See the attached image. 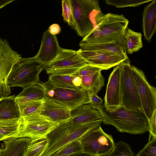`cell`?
<instances>
[{"label": "cell", "instance_id": "d4e9b609", "mask_svg": "<svg viewBox=\"0 0 156 156\" xmlns=\"http://www.w3.org/2000/svg\"><path fill=\"white\" fill-rule=\"evenodd\" d=\"M76 74H51L49 76L48 81L51 85L55 87L79 89L80 88L76 87L73 82V79Z\"/></svg>", "mask_w": 156, "mask_h": 156}, {"label": "cell", "instance_id": "e575fe53", "mask_svg": "<svg viewBox=\"0 0 156 156\" xmlns=\"http://www.w3.org/2000/svg\"><path fill=\"white\" fill-rule=\"evenodd\" d=\"M156 110L154 111L151 117L148 120L149 131L150 133L149 140L151 139V136L156 137Z\"/></svg>", "mask_w": 156, "mask_h": 156}, {"label": "cell", "instance_id": "ba28073f", "mask_svg": "<svg viewBox=\"0 0 156 156\" xmlns=\"http://www.w3.org/2000/svg\"><path fill=\"white\" fill-rule=\"evenodd\" d=\"M120 66L121 106L128 109L143 110L129 60Z\"/></svg>", "mask_w": 156, "mask_h": 156}, {"label": "cell", "instance_id": "603a6c76", "mask_svg": "<svg viewBox=\"0 0 156 156\" xmlns=\"http://www.w3.org/2000/svg\"><path fill=\"white\" fill-rule=\"evenodd\" d=\"M20 118L0 120V141L17 138Z\"/></svg>", "mask_w": 156, "mask_h": 156}, {"label": "cell", "instance_id": "ac0fdd59", "mask_svg": "<svg viewBox=\"0 0 156 156\" xmlns=\"http://www.w3.org/2000/svg\"><path fill=\"white\" fill-rule=\"evenodd\" d=\"M142 30L145 39L151 41L156 30V0L146 6L142 14Z\"/></svg>", "mask_w": 156, "mask_h": 156}, {"label": "cell", "instance_id": "5b68a950", "mask_svg": "<svg viewBox=\"0 0 156 156\" xmlns=\"http://www.w3.org/2000/svg\"><path fill=\"white\" fill-rule=\"evenodd\" d=\"M45 66L35 57L23 58L15 65L7 79L10 87H19L25 88L39 83V75Z\"/></svg>", "mask_w": 156, "mask_h": 156}, {"label": "cell", "instance_id": "e0dca14e", "mask_svg": "<svg viewBox=\"0 0 156 156\" xmlns=\"http://www.w3.org/2000/svg\"><path fill=\"white\" fill-rule=\"evenodd\" d=\"M69 120L73 125H79L97 120H103V117L99 111L90 103H87L72 112L71 117Z\"/></svg>", "mask_w": 156, "mask_h": 156}, {"label": "cell", "instance_id": "277c9868", "mask_svg": "<svg viewBox=\"0 0 156 156\" xmlns=\"http://www.w3.org/2000/svg\"><path fill=\"white\" fill-rule=\"evenodd\" d=\"M75 23L74 29L83 38L96 27L104 15L97 0H69Z\"/></svg>", "mask_w": 156, "mask_h": 156}, {"label": "cell", "instance_id": "4dcf8cb0", "mask_svg": "<svg viewBox=\"0 0 156 156\" xmlns=\"http://www.w3.org/2000/svg\"><path fill=\"white\" fill-rule=\"evenodd\" d=\"M62 16L64 20L74 29L75 23L69 0L62 1Z\"/></svg>", "mask_w": 156, "mask_h": 156}, {"label": "cell", "instance_id": "d6a6232c", "mask_svg": "<svg viewBox=\"0 0 156 156\" xmlns=\"http://www.w3.org/2000/svg\"><path fill=\"white\" fill-rule=\"evenodd\" d=\"M102 70L101 68L88 64L80 69L77 74L80 77H81L101 71Z\"/></svg>", "mask_w": 156, "mask_h": 156}, {"label": "cell", "instance_id": "6da1fadb", "mask_svg": "<svg viewBox=\"0 0 156 156\" xmlns=\"http://www.w3.org/2000/svg\"><path fill=\"white\" fill-rule=\"evenodd\" d=\"M104 124L114 126L120 132L142 134L149 131L148 120L143 110L126 109L121 106L115 111H107L104 105L97 109Z\"/></svg>", "mask_w": 156, "mask_h": 156}, {"label": "cell", "instance_id": "8992f818", "mask_svg": "<svg viewBox=\"0 0 156 156\" xmlns=\"http://www.w3.org/2000/svg\"><path fill=\"white\" fill-rule=\"evenodd\" d=\"M42 83L45 90L44 98L66 107L72 112L83 105L89 103L88 91L83 88L75 89L57 87L48 81Z\"/></svg>", "mask_w": 156, "mask_h": 156}, {"label": "cell", "instance_id": "5bb4252c", "mask_svg": "<svg viewBox=\"0 0 156 156\" xmlns=\"http://www.w3.org/2000/svg\"><path fill=\"white\" fill-rule=\"evenodd\" d=\"M61 48L56 36L47 30L43 34L40 48L34 57L45 66L57 56Z\"/></svg>", "mask_w": 156, "mask_h": 156}, {"label": "cell", "instance_id": "52a82bcc", "mask_svg": "<svg viewBox=\"0 0 156 156\" xmlns=\"http://www.w3.org/2000/svg\"><path fill=\"white\" fill-rule=\"evenodd\" d=\"M88 65L77 51L61 48L57 56L44 67L48 74H76L79 70Z\"/></svg>", "mask_w": 156, "mask_h": 156}, {"label": "cell", "instance_id": "4316f807", "mask_svg": "<svg viewBox=\"0 0 156 156\" xmlns=\"http://www.w3.org/2000/svg\"><path fill=\"white\" fill-rule=\"evenodd\" d=\"M44 99L28 101L19 107L21 117H26L35 114L39 113Z\"/></svg>", "mask_w": 156, "mask_h": 156}, {"label": "cell", "instance_id": "cb8c5ba5", "mask_svg": "<svg viewBox=\"0 0 156 156\" xmlns=\"http://www.w3.org/2000/svg\"><path fill=\"white\" fill-rule=\"evenodd\" d=\"M80 77L82 79L81 87L88 91L98 94L104 86L105 79L101 71Z\"/></svg>", "mask_w": 156, "mask_h": 156}, {"label": "cell", "instance_id": "ffe728a7", "mask_svg": "<svg viewBox=\"0 0 156 156\" xmlns=\"http://www.w3.org/2000/svg\"><path fill=\"white\" fill-rule=\"evenodd\" d=\"M45 90L42 82L25 88L15 97L16 102L19 107L25 103L31 101L43 100Z\"/></svg>", "mask_w": 156, "mask_h": 156}, {"label": "cell", "instance_id": "f35d334b", "mask_svg": "<svg viewBox=\"0 0 156 156\" xmlns=\"http://www.w3.org/2000/svg\"><path fill=\"white\" fill-rule=\"evenodd\" d=\"M68 156H94L83 151L75 153Z\"/></svg>", "mask_w": 156, "mask_h": 156}, {"label": "cell", "instance_id": "836d02e7", "mask_svg": "<svg viewBox=\"0 0 156 156\" xmlns=\"http://www.w3.org/2000/svg\"><path fill=\"white\" fill-rule=\"evenodd\" d=\"M88 91L90 101L89 103L91 104L94 108L97 110L101 107L104 104L103 100L98 96V94L92 91Z\"/></svg>", "mask_w": 156, "mask_h": 156}, {"label": "cell", "instance_id": "44dd1931", "mask_svg": "<svg viewBox=\"0 0 156 156\" xmlns=\"http://www.w3.org/2000/svg\"><path fill=\"white\" fill-rule=\"evenodd\" d=\"M15 97L13 95L0 98V120L20 118L19 108Z\"/></svg>", "mask_w": 156, "mask_h": 156}, {"label": "cell", "instance_id": "7a4b0ae2", "mask_svg": "<svg viewBox=\"0 0 156 156\" xmlns=\"http://www.w3.org/2000/svg\"><path fill=\"white\" fill-rule=\"evenodd\" d=\"M103 120L79 125H73L68 120L59 125L46 136L48 145L41 156H51L65 145L76 140L101 126Z\"/></svg>", "mask_w": 156, "mask_h": 156}, {"label": "cell", "instance_id": "83f0119b", "mask_svg": "<svg viewBox=\"0 0 156 156\" xmlns=\"http://www.w3.org/2000/svg\"><path fill=\"white\" fill-rule=\"evenodd\" d=\"M83 151L80 139L68 144L55 152L51 156H68Z\"/></svg>", "mask_w": 156, "mask_h": 156}, {"label": "cell", "instance_id": "30bf717a", "mask_svg": "<svg viewBox=\"0 0 156 156\" xmlns=\"http://www.w3.org/2000/svg\"><path fill=\"white\" fill-rule=\"evenodd\" d=\"M60 123L52 122L39 113L20 117L18 138L26 137L32 140L46 137Z\"/></svg>", "mask_w": 156, "mask_h": 156}, {"label": "cell", "instance_id": "484cf974", "mask_svg": "<svg viewBox=\"0 0 156 156\" xmlns=\"http://www.w3.org/2000/svg\"><path fill=\"white\" fill-rule=\"evenodd\" d=\"M31 140L24 156H41L48 145L46 137Z\"/></svg>", "mask_w": 156, "mask_h": 156}, {"label": "cell", "instance_id": "4fadbf2b", "mask_svg": "<svg viewBox=\"0 0 156 156\" xmlns=\"http://www.w3.org/2000/svg\"><path fill=\"white\" fill-rule=\"evenodd\" d=\"M120 66H116L110 74L104 98L105 109L110 112L116 110L121 106L120 87Z\"/></svg>", "mask_w": 156, "mask_h": 156}, {"label": "cell", "instance_id": "f546056e", "mask_svg": "<svg viewBox=\"0 0 156 156\" xmlns=\"http://www.w3.org/2000/svg\"><path fill=\"white\" fill-rule=\"evenodd\" d=\"M152 0H107L106 4L113 5L116 8H123L127 7L139 6L143 4L148 2Z\"/></svg>", "mask_w": 156, "mask_h": 156}, {"label": "cell", "instance_id": "d590c367", "mask_svg": "<svg viewBox=\"0 0 156 156\" xmlns=\"http://www.w3.org/2000/svg\"><path fill=\"white\" fill-rule=\"evenodd\" d=\"M51 34L56 35L59 34L61 31L60 26L56 23H54L49 26L48 29Z\"/></svg>", "mask_w": 156, "mask_h": 156}, {"label": "cell", "instance_id": "8fae6325", "mask_svg": "<svg viewBox=\"0 0 156 156\" xmlns=\"http://www.w3.org/2000/svg\"><path fill=\"white\" fill-rule=\"evenodd\" d=\"M143 111L149 120L156 110V88L147 81L144 72L131 66Z\"/></svg>", "mask_w": 156, "mask_h": 156}, {"label": "cell", "instance_id": "f1b7e54d", "mask_svg": "<svg viewBox=\"0 0 156 156\" xmlns=\"http://www.w3.org/2000/svg\"><path fill=\"white\" fill-rule=\"evenodd\" d=\"M100 156H134L130 146L122 141L115 143V146L108 153Z\"/></svg>", "mask_w": 156, "mask_h": 156}, {"label": "cell", "instance_id": "7402d4cb", "mask_svg": "<svg viewBox=\"0 0 156 156\" xmlns=\"http://www.w3.org/2000/svg\"><path fill=\"white\" fill-rule=\"evenodd\" d=\"M121 42L126 52L132 54L142 47V34L127 27L121 38Z\"/></svg>", "mask_w": 156, "mask_h": 156}, {"label": "cell", "instance_id": "74e56055", "mask_svg": "<svg viewBox=\"0 0 156 156\" xmlns=\"http://www.w3.org/2000/svg\"><path fill=\"white\" fill-rule=\"evenodd\" d=\"M14 1V0H0V9Z\"/></svg>", "mask_w": 156, "mask_h": 156}, {"label": "cell", "instance_id": "3957f363", "mask_svg": "<svg viewBox=\"0 0 156 156\" xmlns=\"http://www.w3.org/2000/svg\"><path fill=\"white\" fill-rule=\"evenodd\" d=\"M129 23L123 15L104 14L96 27L81 41L88 43H102L120 40Z\"/></svg>", "mask_w": 156, "mask_h": 156}, {"label": "cell", "instance_id": "7c38bea8", "mask_svg": "<svg viewBox=\"0 0 156 156\" xmlns=\"http://www.w3.org/2000/svg\"><path fill=\"white\" fill-rule=\"evenodd\" d=\"M88 65L94 66L103 70L120 65L124 61L129 60L113 53L101 51H88L79 49L77 51Z\"/></svg>", "mask_w": 156, "mask_h": 156}, {"label": "cell", "instance_id": "9a60e30c", "mask_svg": "<svg viewBox=\"0 0 156 156\" xmlns=\"http://www.w3.org/2000/svg\"><path fill=\"white\" fill-rule=\"evenodd\" d=\"M71 114L72 112L66 107L45 98L39 113L51 121L58 123L69 120Z\"/></svg>", "mask_w": 156, "mask_h": 156}, {"label": "cell", "instance_id": "9c48e42d", "mask_svg": "<svg viewBox=\"0 0 156 156\" xmlns=\"http://www.w3.org/2000/svg\"><path fill=\"white\" fill-rule=\"evenodd\" d=\"M80 140L83 151L94 156L106 154L115 146L111 135L105 133L101 126L86 133Z\"/></svg>", "mask_w": 156, "mask_h": 156}, {"label": "cell", "instance_id": "1f68e13d", "mask_svg": "<svg viewBox=\"0 0 156 156\" xmlns=\"http://www.w3.org/2000/svg\"><path fill=\"white\" fill-rule=\"evenodd\" d=\"M136 156H156V137L149 140L144 147Z\"/></svg>", "mask_w": 156, "mask_h": 156}, {"label": "cell", "instance_id": "8d00e7d4", "mask_svg": "<svg viewBox=\"0 0 156 156\" xmlns=\"http://www.w3.org/2000/svg\"><path fill=\"white\" fill-rule=\"evenodd\" d=\"M73 84L77 87L80 88L82 84V79L81 78L76 74L73 80Z\"/></svg>", "mask_w": 156, "mask_h": 156}, {"label": "cell", "instance_id": "d6986e66", "mask_svg": "<svg viewBox=\"0 0 156 156\" xmlns=\"http://www.w3.org/2000/svg\"><path fill=\"white\" fill-rule=\"evenodd\" d=\"M79 45L81 49L83 50L108 52L129 59L127 53L121 42V40L102 43H88L81 41Z\"/></svg>", "mask_w": 156, "mask_h": 156}, {"label": "cell", "instance_id": "2e32d148", "mask_svg": "<svg viewBox=\"0 0 156 156\" xmlns=\"http://www.w3.org/2000/svg\"><path fill=\"white\" fill-rule=\"evenodd\" d=\"M31 139L26 137L3 141L0 148V156H24Z\"/></svg>", "mask_w": 156, "mask_h": 156}]
</instances>
